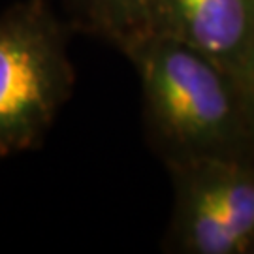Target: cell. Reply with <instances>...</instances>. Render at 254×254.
<instances>
[{"label":"cell","mask_w":254,"mask_h":254,"mask_svg":"<svg viewBox=\"0 0 254 254\" xmlns=\"http://www.w3.org/2000/svg\"><path fill=\"white\" fill-rule=\"evenodd\" d=\"M253 98H254V77H253Z\"/></svg>","instance_id":"obj_6"},{"label":"cell","mask_w":254,"mask_h":254,"mask_svg":"<svg viewBox=\"0 0 254 254\" xmlns=\"http://www.w3.org/2000/svg\"><path fill=\"white\" fill-rule=\"evenodd\" d=\"M79 30L102 38L127 57L156 36V0H63Z\"/></svg>","instance_id":"obj_5"},{"label":"cell","mask_w":254,"mask_h":254,"mask_svg":"<svg viewBox=\"0 0 254 254\" xmlns=\"http://www.w3.org/2000/svg\"><path fill=\"white\" fill-rule=\"evenodd\" d=\"M72 87L66 28L46 0L0 13V156L40 145Z\"/></svg>","instance_id":"obj_2"},{"label":"cell","mask_w":254,"mask_h":254,"mask_svg":"<svg viewBox=\"0 0 254 254\" xmlns=\"http://www.w3.org/2000/svg\"><path fill=\"white\" fill-rule=\"evenodd\" d=\"M128 59L141 83L147 136L168 170L201 158L254 160V98L237 75L160 34Z\"/></svg>","instance_id":"obj_1"},{"label":"cell","mask_w":254,"mask_h":254,"mask_svg":"<svg viewBox=\"0 0 254 254\" xmlns=\"http://www.w3.org/2000/svg\"><path fill=\"white\" fill-rule=\"evenodd\" d=\"M156 34L203 53L253 91L254 0H156Z\"/></svg>","instance_id":"obj_4"},{"label":"cell","mask_w":254,"mask_h":254,"mask_svg":"<svg viewBox=\"0 0 254 254\" xmlns=\"http://www.w3.org/2000/svg\"><path fill=\"white\" fill-rule=\"evenodd\" d=\"M251 254H254V247H253V249H251Z\"/></svg>","instance_id":"obj_7"},{"label":"cell","mask_w":254,"mask_h":254,"mask_svg":"<svg viewBox=\"0 0 254 254\" xmlns=\"http://www.w3.org/2000/svg\"><path fill=\"white\" fill-rule=\"evenodd\" d=\"M173 213L166 247L181 254H251L254 160L201 158L170 168Z\"/></svg>","instance_id":"obj_3"}]
</instances>
